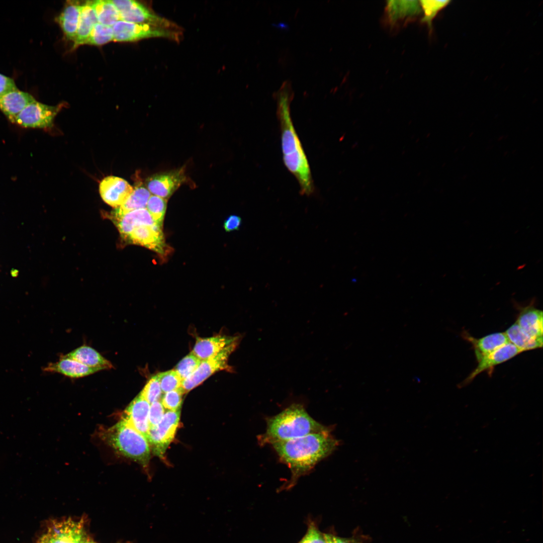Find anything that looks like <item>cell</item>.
<instances>
[{
    "instance_id": "6da1fadb",
    "label": "cell",
    "mask_w": 543,
    "mask_h": 543,
    "mask_svg": "<svg viewBox=\"0 0 543 543\" xmlns=\"http://www.w3.org/2000/svg\"><path fill=\"white\" fill-rule=\"evenodd\" d=\"M274 95L281 129L284 164L298 180L301 194L309 196L314 191V186L308 159L291 117L290 105L294 97L291 82L285 81Z\"/></svg>"
},
{
    "instance_id": "7a4b0ae2",
    "label": "cell",
    "mask_w": 543,
    "mask_h": 543,
    "mask_svg": "<svg viewBox=\"0 0 543 543\" xmlns=\"http://www.w3.org/2000/svg\"><path fill=\"white\" fill-rule=\"evenodd\" d=\"M339 443L331 434L329 428L322 432L272 445L281 461L289 468L291 472L289 484L293 485L318 463L331 454Z\"/></svg>"
},
{
    "instance_id": "3957f363",
    "label": "cell",
    "mask_w": 543,
    "mask_h": 543,
    "mask_svg": "<svg viewBox=\"0 0 543 543\" xmlns=\"http://www.w3.org/2000/svg\"><path fill=\"white\" fill-rule=\"evenodd\" d=\"M312 418L304 406L293 403L266 419L265 432L258 436L260 445L293 439L329 429Z\"/></svg>"
},
{
    "instance_id": "277c9868",
    "label": "cell",
    "mask_w": 543,
    "mask_h": 543,
    "mask_svg": "<svg viewBox=\"0 0 543 543\" xmlns=\"http://www.w3.org/2000/svg\"><path fill=\"white\" fill-rule=\"evenodd\" d=\"M102 438L121 455L143 466L150 459V446L147 439L122 419L103 430Z\"/></svg>"
},
{
    "instance_id": "5b68a950",
    "label": "cell",
    "mask_w": 543,
    "mask_h": 543,
    "mask_svg": "<svg viewBox=\"0 0 543 543\" xmlns=\"http://www.w3.org/2000/svg\"><path fill=\"white\" fill-rule=\"evenodd\" d=\"M120 13L121 20L137 24H147L164 29L182 31L170 21L160 17L145 5L134 0L112 1Z\"/></svg>"
},
{
    "instance_id": "8992f818",
    "label": "cell",
    "mask_w": 543,
    "mask_h": 543,
    "mask_svg": "<svg viewBox=\"0 0 543 543\" xmlns=\"http://www.w3.org/2000/svg\"><path fill=\"white\" fill-rule=\"evenodd\" d=\"M114 41L133 42L143 39L163 37L179 41L182 31H173L155 27L147 24H137L120 20L113 26Z\"/></svg>"
},
{
    "instance_id": "52a82bcc",
    "label": "cell",
    "mask_w": 543,
    "mask_h": 543,
    "mask_svg": "<svg viewBox=\"0 0 543 543\" xmlns=\"http://www.w3.org/2000/svg\"><path fill=\"white\" fill-rule=\"evenodd\" d=\"M238 342L233 343L218 353L208 358L201 360L197 369L187 379L183 380L181 388L187 393L198 386L216 372L222 370L230 371L228 360L230 354L236 349Z\"/></svg>"
},
{
    "instance_id": "ba28073f",
    "label": "cell",
    "mask_w": 543,
    "mask_h": 543,
    "mask_svg": "<svg viewBox=\"0 0 543 543\" xmlns=\"http://www.w3.org/2000/svg\"><path fill=\"white\" fill-rule=\"evenodd\" d=\"M64 104L50 106L35 100L15 118L13 123L26 128L48 129Z\"/></svg>"
},
{
    "instance_id": "9c48e42d",
    "label": "cell",
    "mask_w": 543,
    "mask_h": 543,
    "mask_svg": "<svg viewBox=\"0 0 543 543\" xmlns=\"http://www.w3.org/2000/svg\"><path fill=\"white\" fill-rule=\"evenodd\" d=\"M180 410L167 411L156 426L150 427L147 440L153 452L162 456L175 435L180 419Z\"/></svg>"
},
{
    "instance_id": "30bf717a",
    "label": "cell",
    "mask_w": 543,
    "mask_h": 543,
    "mask_svg": "<svg viewBox=\"0 0 543 543\" xmlns=\"http://www.w3.org/2000/svg\"><path fill=\"white\" fill-rule=\"evenodd\" d=\"M83 526L81 521L71 519L55 520L47 532L40 540L41 543H85Z\"/></svg>"
},
{
    "instance_id": "8fae6325",
    "label": "cell",
    "mask_w": 543,
    "mask_h": 543,
    "mask_svg": "<svg viewBox=\"0 0 543 543\" xmlns=\"http://www.w3.org/2000/svg\"><path fill=\"white\" fill-rule=\"evenodd\" d=\"M421 12L418 1H388L384 21L392 30L398 29L414 21Z\"/></svg>"
},
{
    "instance_id": "7c38bea8",
    "label": "cell",
    "mask_w": 543,
    "mask_h": 543,
    "mask_svg": "<svg viewBox=\"0 0 543 543\" xmlns=\"http://www.w3.org/2000/svg\"><path fill=\"white\" fill-rule=\"evenodd\" d=\"M187 180L185 168L154 174L146 179V186L150 193L168 200Z\"/></svg>"
},
{
    "instance_id": "4fadbf2b",
    "label": "cell",
    "mask_w": 543,
    "mask_h": 543,
    "mask_svg": "<svg viewBox=\"0 0 543 543\" xmlns=\"http://www.w3.org/2000/svg\"><path fill=\"white\" fill-rule=\"evenodd\" d=\"M133 191V187L126 180L113 175L103 178L99 186L100 195L104 201L116 208L127 200Z\"/></svg>"
},
{
    "instance_id": "5bb4252c",
    "label": "cell",
    "mask_w": 543,
    "mask_h": 543,
    "mask_svg": "<svg viewBox=\"0 0 543 543\" xmlns=\"http://www.w3.org/2000/svg\"><path fill=\"white\" fill-rule=\"evenodd\" d=\"M150 404L139 393L126 408L123 417L147 440L150 428Z\"/></svg>"
},
{
    "instance_id": "9a60e30c",
    "label": "cell",
    "mask_w": 543,
    "mask_h": 543,
    "mask_svg": "<svg viewBox=\"0 0 543 543\" xmlns=\"http://www.w3.org/2000/svg\"><path fill=\"white\" fill-rule=\"evenodd\" d=\"M161 227L157 225L139 226L133 229L127 238L133 243L164 254L166 245Z\"/></svg>"
},
{
    "instance_id": "2e32d148",
    "label": "cell",
    "mask_w": 543,
    "mask_h": 543,
    "mask_svg": "<svg viewBox=\"0 0 543 543\" xmlns=\"http://www.w3.org/2000/svg\"><path fill=\"white\" fill-rule=\"evenodd\" d=\"M522 352V350L512 343H508L479 360L477 367L466 378L464 383L467 384L471 382L481 373L492 369L495 366L512 358Z\"/></svg>"
},
{
    "instance_id": "e0dca14e",
    "label": "cell",
    "mask_w": 543,
    "mask_h": 543,
    "mask_svg": "<svg viewBox=\"0 0 543 543\" xmlns=\"http://www.w3.org/2000/svg\"><path fill=\"white\" fill-rule=\"evenodd\" d=\"M533 302L528 305L520 307L516 321L521 329L529 336L542 340V311L534 307Z\"/></svg>"
},
{
    "instance_id": "ac0fdd59",
    "label": "cell",
    "mask_w": 543,
    "mask_h": 543,
    "mask_svg": "<svg viewBox=\"0 0 543 543\" xmlns=\"http://www.w3.org/2000/svg\"><path fill=\"white\" fill-rule=\"evenodd\" d=\"M35 100L32 95L18 88L0 96V111L13 123L23 110Z\"/></svg>"
},
{
    "instance_id": "d6986e66",
    "label": "cell",
    "mask_w": 543,
    "mask_h": 543,
    "mask_svg": "<svg viewBox=\"0 0 543 543\" xmlns=\"http://www.w3.org/2000/svg\"><path fill=\"white\" fill-rule=\"evenodd\" d=\"M239 338L238 336L221 335L204 338L198 337L191 352L203 360L218 353L228 345L239 342Z\"/></svg>"
},
{
    "instance_id": "ffe728a7",
    "label": "cell",
    "mask_w": 543,
    "mask_h": 543,
    "mask_svg": "<svg viewBox=\"0 0 543 543\" xmlns=\"http://www.w3.org/2000/svg\"><path fill=\"white\" fill-rule=\"evenodd\" d=\"M113 214L120 233L126 238L137 226L157 225L146 208L134 210L122 214L113 212Z\"/></svg>"
},
{
    "instance_id": "44dd1931",
    "label": "cell",
    "mask_w": 543,
    "mask_h": 543,
    "mask_svg": "<svg viewBox=\"0 0 543 543\" xmlns=\"http://www.w3.org/2000/svg\"><path fill=\"white\" fill-rule=\"evenodd\" d=\"M43 371L48 373H59L72 378H78L100 370L89 367L75 360L62 356L59 361L49 363L43 369Z\"/></svg>"
},
{
    "instance_id": "7402d4cb",
    "label": "cell",
    "mask_w": 543,
    "mask_h": 543,
    "mask_svg": "<svg viewBox=\"0 0 543 543\" xmlns=\"http://www.w3.org/2000/svg\"><path fill=\"white\" fill-rule=\"evenodd\" d=\"M465 337L472 344L478 361L484 356L510 342L505 332L492 333L479 339L465 334Z\"/></svg>"
},
{
    "instance_id": "603a6c76",
    "label": "cell",
    "mask_w": 543,
    "mask_h": 543,
    "mask_svg": "<svg viewBox=\"0 0 543 543\" xmlns=\"http://www.w3.org/2000/svg\"><path fill=\"white\" fill-rule=\"evenodd\" d=\"M62 356L75 360L100 371L113 368V366L110 361L95 349L87 345L80 346Z\"/></svg>"
},
{
    "instance_id": "cb8c5ba5",
    "label": "cell",
    "mask_w": 543,
    "mask_h": 543,
    "mask_svg": "<svg viewBox=\"0 0 543 543\" xmlns=\"http://www.w3.org/2000/svg\"><path fill=\"white\" fill-rule=\"evenodd\" d=\"M98 23L96 11L92 1H87L81 5L80 17L73 48L84 44L93 29Z\"/></svg>"
},
{
    "instance_id": "d4e9b609",
    "label": "cell",
    "mask_w": 543,
    "mask_h": 543,
    "mask_svg": "<svg viewBox=\"0 0 543 543\" xmlns=\"http://www.w3.org/2000/svg\"><path fill=\"white\" fill-rule=\"evenodd\" d=\"M81 5L76 1H68L57 18L65 37L74 41L78 26Z\"/></svg>"
},
{
    "instance_id": "484cf974",
    "label": "cell",
    "mask_w": 543,
    "mask_h": 543,
    "mask_svg": "<svg viewBox=\"0 0 543 543\" xmlns=\"http://www.w3.org/2000/svg\"><path fill=\"white\" fill-rule=\"evenodd\" d=\"M151 193L141 179H137L131 194L114 213L122 214L134 210L146 208Z\"/></svg>"
},
{
    "instance_id": "4316f807",
    "label": "cell",
    "mask_w": 543,
    "mask_h": 543,
    "mask_svg": "<svg viewBox=\"0 0 543 543\" xmlns=\"http://www.w3.org/2000/svg\"><path fill=\"white\" fill-rule=\"evenodd\" d=\"M509 342L522 351L542 347V340L534 339L526 334L516 321L505 332Z\"/></svg>"
},
{
    "instance_id": "83f0119b",
    "label": "cell",
    "mask_w": 543,
    "mask_h": 543,
    "mask_svg": "<svg viewBox=\"0 0 543 543\" xmlns=\"http://www.w3.org/2000/svg\"><path fill=\"white\" fill-rule=\"evenodd\" d=\"M92 4L96 11L98 23L112 27L121 20L119 11L112 1H94Z\"/></svg>"
},
{
    "instance_id": "f1b7e54d",
    "label": "cell",
    "mask_w": 543,
    "mask_h": 543,
    "mask_svg": "<svg viewBox=\"0 0 543 543\" xmlns=\"http://www.w3.org/2000/svg\"><path fill=\"white\" fill-rule=\"evenodd\" d=\"M451 1H429L421 0L419 4L421 11L423 13V17L421 19V22L425 23L429 31L432 30V23L437 14L445 8Z\"/></svg>"
},
{
    "instance_id": "f546056e",
    "label": "cell",
    "mask_w": 543,
    "mask_h": 543,
    "mask_svg": "<svg viewBox=\"0 0 543 543\" xmlns=\"http://www.w3.org/2000/svg\"><path fill=\"white\" fill-rule=\"evenodd\" d=\"M114 41L112 27L98 23L93 29L84 44L100 46Z\"/></svg>"
},
{
    "instance_id": "4dcf8cb0",
    "label": "cell",
    "mask_w": 543,
    "mask_h": 543,
    "mask_svg": "<svg viewBox=\"0 0 543 543\" xmlns=\"http://www.w3.org/2000/svg\"><path fill=\"white\" fill-rule=\"evenodd\" d=\"M167 200L155 195H151L149 198L146 209L151 215L154 222L160 227L162 226L167 206Z\"/></svg>"
},
{
    "instance_id": "1f68e13d",
    "label": "cell",
    "mask_w": 543,
    "mask_h": 543,
    "mask_svg": "<svg viewBox=\"0 0 543 543\" xmlns=\"http://www.w3.org/2000/svg\"><path fill=\"white\" fill-rule=\"evenodd\" d=\"M157 375L163 393L175 390L181 387L183 381L175 370H169Z\"/></svg>"
},
{
    "instance_id": "d6a6232c",
    "label": "cell",
    "mask_w": 543,
    "mask_h": 543,
    "mask_svg": "<svg viewBox=\"0 0 543 543\" xmlns=\"http://www.w3.org/2000/svg\"><path fill=\"white\" fill-rule=\"evenodd\" d=\"M201 361L200 358L191 352L177 364L175 370L183 381L195 372Z\"/></svg>"
},
{
    "instance_id": "836d02e7",
    "label": "cell",
    "mask_w": 543,
    "mask_h": 543,
    "mask_svg": "<svg viewBox=\"0 0 543 543\" xmlns=\"http://www.w3.org/2000/svg\"><path fill=\"white\" fill-rule=\"evenodd\" d=\"M140 393L150 404L159 400L162 391L157 375L149 379Z\"/></svg>"
},
{
    "instance_id": "e575fe53",
    "label": "cell",
    "mask_w": 543,
    "mask_h": 543,
    "mask_svg": "<svg viewBox=\"0 0 543 543\" xmlns=\"http://www.w3.org/2000/svg\"><path fill=\"white\" fill-rule=\"evenodd\" d=\"M185 394L181 387L165 393L161 399L163 407L170 411H177L180 409L182 397Z\"/></svg>"
},
{
    "instance_id": "d590c367",
    "label": "cell",
    "mask_w": 543,
    "mask_h": 543,
    "mask_svg": "<svg viewBox=\"0 0 543 543\" xmlns=\"http://www.w3.org/2000/svg\"><path fill=\"white\" fill-rule=\"evenodd\" d=\"M298 543H327L324 534L322 533L315 524L310 523L307 531L304 536Z\"/></svg>"
},
{
    "instance_id": "8d00e7d4",
    "label": "cell",
    "mask_w": 543,
    "mask_h": 543,
    "mask_svg": "<svg viewBox=\"0 0 543 543\" xmlns=\"http://www.w3.org/2000/svg\"><path fill=\"white\" fill-rule=\"evenodd\" d=\"M164 414L163 406L159 400L151 404L149 412L150 427L157 425L161 420Z\"/></svg>"
},
{
    "instance_id": "74e56055",
    "label": "cell",
    "mask_w": 543,
    "mask_h": 543,
    "mask_svg": "<svg viewBox=\"0 0 543 543\" xmlns=\"http://www.w3.org/2000/svg\"><path fill=\"white\" fill-rule=\"evenodd\" d=\"M323 534L327 543H364L361 538L355 535L342 537L330 533Z\"/></svg>"
},
{
    "instance_id": "f35d334b",
    "label": "cell",
    "mask_w": 543,
    "mask_h": 543,
    "mask_svg": "<svg viewBox=\"0 0 543 543\" xmlns=\"http://www.w3.org/2000/svg\"><path fill=\"white\" fill-rule=\"evenodd\" d=\"M17 88L18 87L12 78L0 73V96Z\"/></svg>"
},
{
    "instance_id": "ab89813d",
    "label": "cell",
    "mask_w": 543,
    "mask_h": 543,
    "mask_svg": "<svg viewBox=\"0 0 543 543\" xmlns=\"http://www.w3.org/2000/svg\"><path fill=\"white\" fill-rule=\"evenodd\" d=\"M242 220L240 217L232 215L229 216L224 221L223 226L227 232H231L238 230L241 225Z\"/></svg>"
},
{
    "instance_id": "60d3db41",
    "label": "cell",
    "mask_w": 543,
    "mask_h": 543,
    "mask_svg": "<svg viewBox=\"0 0 543 543\" xmlns=\"http://www.w3.org/2000/svg\"><path fill=\"white\" fill-rule=\"evenodd\" d=\"M85 543H95V542H90V541H89L87 540V541L85 542Z\"/></svg>"
},
{
    "instance_id": "b9f144b4",
    "label": "cell",
    "mask_w": 543,
    "mask_h": 543,
    "mask_svg": "<svg viewBox=\"0 0 543 543\" xmlns=\"http://www.w3.org/2000/svg\"><path fill=\"white\" fill-rule=\"evenodd\" d=\"M38 543H41V542H38Z\"/></svg>"
}]
</instances>
